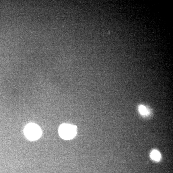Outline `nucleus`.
I'll return each mask as SVG.
<instances>
[{
	"instance_id": "7ed1b4c3",
	"label": "nucleus",
	"mask_w": 173,
	"mask_h": 173,
	"mask_svg": "<svg viewBox=\"0 0 173 173\" xmlns=\"http://www.w3.org/2000/svg\"><path fill=\"white\" fill-rule=\"evenodd\" d=\"M150 157L154 161H158L161 159V154L158 151L153 150L150 153Z\"/></svg>"
},
{
	"instance_id": "f257e3e1",
	"label": "nucleus",
	"mask_w": 173,
	"mask_h": 173,
	"mask_svg": "<svg viewBox=\"0 0 173 173\" xmlns=\"http://www.w3.org/2000/svg\"><path fill=\"white\" fill-rule=\"evenodd\" d=\"M25 135L30 141H36L39 139L42 135L41 129L38 125L34 123L28 124L24 129Z\"/></svg>"
},
{
	"instance_id": "f03ea898",
	"label": "nucleus",
	"mask_w": 173,
	"mask_h": 173,
	"mask_svg": "<svg viewBox=\"0 0 173 173\" xmlns=\"http://www.w3.org/2000/svg\"><path fill=\"white\" fill-rule=\"evenodd\" d=\"M59 133L60 136L64 140H71L76 135L77 128L73 125L64 124L59 127Z\"/></svg>"
},
{
	"instance_id": "20e7f679",
	"label": "nucleus",
	"mask_w": 173,
	"mask_h": 173,
	"mask_svg": "<svg viewBox=\"0 0 173 173\" xmlns=\"http://www.w3.org/2000/svg\"><path fill=\"white\" fill-rule=\"evenodd\" d=\"M138 110L142 115H146L149 114V111H148V109L143 105H140L138 107Z\"/></svg>"
}]
</instances>
